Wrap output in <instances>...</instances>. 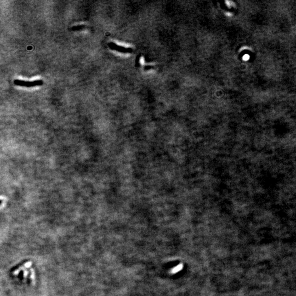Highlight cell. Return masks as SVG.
Listing matches in <instances>:
<instances>
[{
  "label": "cell",
  "instance_id": "6da1fadb",
  "mask_svg": "<svg viewBox=\"0 0 296 296\" xmlns=\"http://www.w3.org/2000/svg\"><path fill=\"white\" fill-rule=\"evenodd\" d=\"M14 84L16 86H21V87H31L35 86H40L44 84L42 80H39L34 81H25L16 79L14 80Z\"/></svg>",
  "mask_w": 296,
  "mask_h": 296
},
{
  "label": "cell",
  "instance_id": "7a4b0ae2",
  "mask_svg": "<svg viewBox=\"0 0 296 296\" xmlns=\"http://www.w3.org/2000/svg\"><path fill=\"white\" fill-rule=\"evenodd\" d=\"M109 47L110 48V49L112 50H115V51H118V52H126L128 50L125 47H122V46H118L114 43H112L111 42L110 44H108Z\"/></svg>",
  "mask_w": 296,
  "mask_h": 296
},
{
  "label": "cell",
  "instance_id": "3957f363",
  "mask_svg": "<svg viewBox=\"0 0 296 296\" xmlns=\"http://www.w3.org/2000/svg\"><path fill=\"white\" fill-rule=\"evenodd\" d=\"M86 28V26L85 25H76V26H73L71 29L73 31H79V30H81L82 29H84L85 28Z\"/></svg>",
  "mask_w": 296,
  "mask_h": 296
},
{
  "label": "cell",
  "instance_id": "277c9868",
  "mask_svg": "<svg viewBox=\"0 0 296 296\" xmlns=\"http://www.w3.org/2000/svg\"><path fill=\"white\" fill-rule=\"evenodd\" d=\"M182 269V264H179V265H178L176 267H174V268H173L172 270V273H176L178 272L179 271H180Z\"/></svg>",
  "mask_w": 296,
  "mask_h": 296
}]
</instances>
